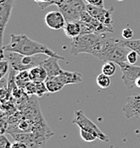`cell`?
I'll use <instances>...</instances> for the list:
<instances>
[{"instance_id": "cell-5", "label": "cell", "mask_w": 140, "mask_h": 148, "mask_svg": "<svg viewBox=\"0 0 140 148\" xmlns=\"http://www.w3.org/2000/svg\"><path fill=\"white\" fill-rule=\"evenodd\" d=\"M56 5L67 22L80 21L83 12L87 10L83 0H56Z\"/></svg>"}, {"instance_id": "cell-26", "label": "cell", "mask_w": 140, "mask_h": 148, "mask_svg": "<svg viewBox=\"0 0 140 148\" xmlns=\"http://www.w3.org/2000/svg\"><path fill=\"white\" fill-rule=\"evenodd\" d=\"M138 54L135 51H130L127 55V63L131 64V65H135V63L137 62V59H138Z\"/></svg>"}, {"instance_id": "cell-24", "label": "cell", "mask_w": 140, "mask_h": 148, "mask_svg": "<svg viewBox=\"0 0 140 148\" xmlns=\"http://www.w3.org/2000/svg\"><path fill=\"white\" fill-rule=\"evenodd\" d=\"M9 67H10V64L6 59L0 61V78H4V76L6 75V73H8Z\"/></svg>"}, {"instance_id": "cell-15", "label": "cell", "mask_w": 140, "mask_h": 148, "mask_svg": "<svg viewBox=\"0 0 140 148\" xmlns=\"http://www.w3.org/2000/svg\"><path fill=\"white\" fill-rule=\"evenodd\" d=\"M64 32L66 34V36L70 39H74L81 35V23L80 21H72V22H67L66 26L64 27Z\"/></svg>"}, {"instance_id": "cell-16", "label": "cell", "mask_w": 140, "mask_h": 148, "mask_svg": "<svg viewBox=\"0 0 140 148\" xmlns=\"http://www.w3.org/2000/svg\"><path fill=\"white\" fill-rule=\"evenodd\" d=\"M29 77L32 82H45L48 78V73L40 65L29 70Z\"/></svg>"}, {"instance_id": "cell-7", "label": "cell", "mask_w": 140, "mask_h": 148, "mask_svg": "<svg viewBox=\"0 0 140 148\" xmlns=\"http://www.w3.org/2000/svg\"><path fill=\"white\" fill-rule=\"evenodd\" d=\"M120 68L121 71V79H122L124 85L127 86V88L132 90V88H136L135 83H136L137 79L140 78V67L139 66L131 65L126 62H121L117 64Z\"/></svg>"}, {"instance_id": "cell-8", "label": "cell", "mask_w": 140, "mask_h": 148, "mask_svg": "<svg viewBox=\"0 0 140 148\" xmlns=\"http://www.w3.org/2000/svg\"><path fill=\"white\" fill-rule=\"evenodd\" d=\"M87 11L100 23L107 27H110V28H113L112 27V23H113L112 13L114 11L113 7L105 9L104 7H99V6H94L87 3Z\"/></svg>"}, {"instance_id": "cell-2", "label": "cell", "mask_w": 140, "mask_h": 148, "mask_svg": "<svg viewBox=\"0 0 140 148\" xmlns=\"http://www.w3.org/2000/svg\"><path fill=\"white\" fill-rule=\"evenodd\" d=\"M107 36L104 34H85L72 39L71 53L74 56L87 53L98 58L103 48Z\"/></svg>"}, {"instance_id": "cell-31", "label": "cell", "mask_w": 140, "mask_h": 148, "mask_svg": "<svg viewBox=\"0 0 140 148\" xmlns=\"http://www.w3.org/2000/svg\"><path fill=\"white\" fill-rule=\"evenodd\" d=\"M135 86H136V88H140V78L137 79L136 83H135Z\"/></svg>"}, {"instance_id": "cell-4", "label": "cell", "mask_w": 140, "mask_h": 148, "mask_svg": "<svg viewBox=\"0 0 140 148\" xmlns=\"http://www.w3.org/2000/svg\"><path fill=\"white\" fill-rule=\"evenodd\" d=\"M6 59L10 64V67L16 72L29 71L36 66H40L44 60L40 56H24V55L14 53V52H5L1 49V60Z\"/></svg>"}, {"instance_id": "cell-28", "label": "cell", "mask_w": 140, "mask_h": 148, "mask_svg": "<svg viewBox=\"0 0 140 148\" xmlns=\"http://www.w3.org/2000/svg\"><path fill=\"white\" fill-rule=\"evenodd\" d=\"M121 35H122L123 39L125 40H130L133 38V31L132 29L130 28H124L122 30V33H121Z\"/></svg>"}, {"instance_id": "cell-30", "label": "cell", "mask_w": 140, "mask_h": 148, "mask_svg": "<svg viewBox=\"0 0 140 148\" xmlns=\"http://www.w3.org/2000/svg\"><path fill=\"white\" fill-rule=\"evenodd\" d=\"M11 148H28L27 145L23 142H20V141H15L14 143L12 144Z\"/></svg>"}, {"instance_id": "cell-18", "label": "cell", "mask_w": 140, "mask_h": 148, "mask_svg": "<svg viewBox=\"0 0 140 148\" xmlns=\"http://www.w3.org/2000/svg\"><path fill=\"white\" fill-rule=\"evenodd\" d=\"M15 82H16V85L21 88H25V86H27V84L29 82H31L30 77H29V71H21L16 75V78H15Z\"/></svg>"}, {"instance_id": "cell-10", "label": "cell", "mask_w": 140, "mask_h": 148, "mask_svg": "<svg viewBox=\"0 0 140 148\" xmlns=\"http://www.w3.org/2000/svg\"><path fill=\"white\" fill-rule=\"evenodd\" d=\"M122 110L126 118L140 116V95H132L128 97Z\"/></svg>"}, {"instance_id": "cell-21", "label": "cell", "mask_w": 140, "mask_h": 148, "mask_svg": "<svg viewBox=\"0 0 140 148\" xmlns=\"http://www.w3.org/2000/svg\"><path fill=\"white\" fill-rule=\"evenodd\" d=\"M96 84H98V86L99 88H107L108 86H110V78L108 76H107V75L101 73L100 75H98V76L96 77Z\"/></svg>"}, {"instance_id": "cell-13", "label": "cell", "mask_w": 140, "mask_h": 148, "mask_svg": "<svg viewBox=\"0 0 140 148\" xmlns=\"http://www.w3.org/2000/svg\"><path fill=\"white\" fill-rule=\"evenodd\" d=\"M59 59L55 57H48V59L44 60L41 64V66L44 68L48 73V77H57L63 70L61 69L60 65H59Z\"/></svg>"}, {"instance_id": "cell-20", "label": "cell", "mask_w": 140, "mask_h": 148, "mask_svg": "<svg viewBox=\"0 0 140 148\" xmlns=\"http://www.w3.org/2000/svg\"><path fill=\"white\" fill-rule=\"evenodd\" d=\"M101 71H102V74L107 75L108 77L113 76L116 72L115 64L113 62H105L103 64L102 68H101Z\"/></svg>"}, {"instance_id": "cell-29", "label": "cell", "mask_w": 140, "mask_h": 148, "mask_svg": "<svg viewBox=\"0 0 140 148\" xmlns=\"http://www.w3.org/2000/svg\"><path fill=\"white\" fill-rule=\"evenodd\" d=\"M87 4L94 6H99V7H104V0H85Z\"/></svg>"}, {"instance_id": "cell-3", "label": "cell", "mask_w": 140, "mask_h": 148, "mask_svg": "<svg viewBox=\"0 0 140 148\" xmlns=\"http://www.w3.org/2000/svg\"><path fill=\"white\" fill-rule=\"evenodd\" d=\"M128 50L130 49L124 46L121 40L107 37L98 59L103 62H113L115 64L127 62V55L129 53Z\"/></svg>"}, {"instance_id": "cell-1", "label": "cell", "mask_w": 140, "mask_h": 148, "mask_svg": "<svg viewBox=\"0 0 140 148\" xmlns=\"http://www.w3.org/2000/svg\"><path fill=\"white\" fill-rule=\"evenodd\" d=\"M2 50L5 52H14L24 55V56H37V55H47L48 57H55L59 60H64V58L59 56L48 46L32 40L25 34H11L10 43L6 46H2Z\"/></svg>"}, {"instance_id": "cell-25", "label": "cell", "mask_w": 140, "mask_h": 148, "mask_svg": "<svg viewBox=\"0 0 140 148\" xmlns=\"http://www.w3.org/2000/svg\"><path fill=\"white\" fill-rule=\"evenodd\" d=\"M39 5L40 9H46L51 5H56V0H34Z\"/></svg>"}, {"instance_id": "cell-19", "label": "cell", "mask_w": 140, "mask_h": 148, "mask_svg": "<svg viewBox=\"0 0 140 148\" xmlns=\"http://www.w3.org/2000/svg\"><path fill=\"white\" fill-rule=\"evenodd\" d=\"M121 43H122L125 47H127L128 49L136 52V53L138 54L139 58H140V39H137V40H133V39L125 40V39H123V40H121Z\"/></svg>"}, {"instance_id": "cell-32", "label": "cell", "mask_w": 140, "mask_h": 148, "mask_svg": "<svg viewBox=\"0 0 140 148\" xmlns=\"http://www.w3.org/2000/svg\"><path fill=\"white\" fill-rule=\"evenodd\" d=\"M117 1H123V0H117Z\"/></svg>"}, {"instance_id": "cell-6", "label": "cell", "mask_w": 140, "mask_h": 148, "mask_svg": "<svg viewBox=\"0 0 140 148\" xmlns=\"http://www.w3.org/2000/svg\"><path fill=\"white\" fill-rule=\"evenodd\" d=\"M74 124H76L80 129H83L87 130L89 132L94 133V135L98 137V139L101 141H108V137L105 135L102 131L98 127V125H96L94 122H92L87 115L83 113V110H76L74 112V117L72 120Z\"/></svg>"}, {"instance_id": "cell-23", "label": "cell", "mask_w": 140, "mask_h": 148, "mask_svg": "<svg viewBox=\"0 0 140 148\" xmlns=\"http://www.w3.org/2000/svg\"><path fill=\"white\" fill-rule=\"evenodd\" d=\"M80 134H81V137L83 138L85 142H92L96 139H98L96 135L92 132H89L87 130H83V129H80Z\"/></svg>"}, {"instance_id": "cell-9", "label": "cell", "mask_w": 140, "mask_h": 148, "mask_svg": "<svg viewBox=\"0 0 140 148\" xmlns=\"http://www.w3.org/2000/svg\"><path fill=\"white\" fill-rule=\"evenodd\" d=\"M15 0H0V30H1V41L3 42L4 31L6 25L10 19L13 5Z\"/></svg>"}, {"instance_id": "cell-22", "label": "cell", "mask_w": 140, "mask_h": 148, "mask_svg": "<svg viewBox=\"0 0 140 148\" xmlns=\"http://www.w3.org/2000/svg\"><path fill=\"white\" fill-rule=\"evenodd\" d=\"M36 83V97H42L46 92H48L45 82H35Z\"/></svg>"}, {"instance_id": "cell-14", "label": "cell", "mask_w": 140, "mask_h": 148, "mask_svg": "<svg viewBox=\"0 0 140 148\" xmlns=\"http://www.w3.org/2000/svg\"><path fill=\"white\" fill-rule=\"evenodd\" d=\"M57 77L64 86L79 84L83 82V75L76 72H68V71L63 70V72Z\"/></svg>"}, {"instance_id": "cell-11", "label": "cell", "mask_w": 140, "mask_h": 148, "mask_svg": "<svg viewBox=\"0 0 140 148\" xmlns=\"http://www.w3.org/2000/svg\"><path fill=\"white\" fill-rule=\"evenodd\" d=\"M45 23L52 30H61L66 26V19L61 11H50L45 16Z\"/></svg>"}, {"instance_id": "cell-12", "label": "cell", "mask_w": 140, "mask_h": 148, "mask_svg": "<svg viewBox=\"0 0 140 148\" xmlns=\"http://www.w3.org/2000/svg\"><path fill=\"white\" fill-rule=\"evenodd\" d=\"M81 21H83L87 24H89V26H91V28L92 29V31H94V33H96V34L112 33V32L114 31L113 28L105 26V25H103L102 23L98 21V20L92 17L87 10L83 12L82 17H81Z\"/></svg>"}, {"instance_id": "cell-17", "label": "cell", "mask_w": 140, "mask_h": 148, "mask_svg": "<svg viewBox=\"0 0 140 148\" xmlns=\"http://www.w3.org/2000/svg\"><path fill=\"white\" fill-rule=\"evenodd\" d=\"M45 84H46L48 92H51V94L60 92V90L65 86L60 82V79H58V77H48L46 81H45Z\"/></svg>"}, {"instance_id": "cell-27", "label": "cell", "mask_w": 140, "mask_h": 148, "mask_svg": "<svg viewBox=\"0 0 140 148\" xmlns=\"http://www.w3.org/2000/svg\"><path fill=\"white\" fill-rule=\"evenodd\" d=\"M11 146H12V144L8 140V138L4 134H1V136H0V148H11Z\"/></svg>"}]
</instances>
